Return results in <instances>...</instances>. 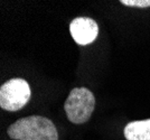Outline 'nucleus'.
Segmentation results:
<instances>
[{
	"label": "nucleus",
	"mask_w": 150,
	"mask_h": 140,
	"mask_svg": "<svg viewBox=\"0 0 150 140\" xmlns=\"http://www.w3.org/2000/svg\"><path fill=\"white\" fill-rule=\"evenodd\" d=\"M120 2L128 7H137V8L150 7V0H121Z\"/></svg>",
	"instance_id": "423d86ee"
},
{
	"label": "nucleus",
	"mask_w": 150,
	"mask_h": 140,
	"mask_svg": "<svg viewBox=\"0 0 150 140\" xmlns=\"http://www.w3.org/2000/svg\"><path fill=\"white\" fill-rule=\"evenodd\" d=\"M31 96L29 84L24 78H10L0 88V107L7 111H18Z\"/></svg>",
	"instance_id": "7ed1b4c3"
},
{
	"label": "nucleus",
	"mask_w": 150,
	"mask_h": 140,
	"mask_svg": "<svg viewBox=\"0 0 150 140\" xmlns=\"http://www.w3.org/2000/svg\"><path fill=\"white\" fill-rule=\"evenodd\" d=\"M95 108V98L86 88H75L69 92L64 109L72 123L82 124L90 120Z\"/></svg>",
	"instance_id": "f03ea898"
},
{
	"label": "nucleus",
	"mask_w": 150,
	"mask_h": 140,
	"mask_svg": "<svg viewBox=\"0 0 150 140\" xmlns=\"http://www.w3.org/2000/svg\"><path fill=\"white\" fill-rule=\"evenodd\" d=\"M7 134L13 140H58V132L53 121L42 115L18 119L9 126Z\"/></svg>",
	"instance_id": "f257e3e1"
},
{
	"label": "nucleus",
	"mask_w": 150,
	"mask_h": 140,
	"mask_svg": "<svg viewBox=\"0 0 150 140\" xmlns=\"http://www.w3.org/2000/svg\"><path fill=\"white\" fill-rule=\"evenodd\" d=\"M69 32L75 43L85 46L93 43L99 35V26L96 21L88 17H77L72 20Z\"/></svg>",
	"instance_id": "20e7f679"
},
{
	"label": "nucleus",
	"mask_w": 150,
	"mask_h": 140,
	"mask_svg": "<svg viewBox=\"0 0 150 140\" xmlns=\"http://www.w3.org/2000/svg\"><path fill=\"white\" fill-rule=\"evenodd\" d=\"M123 134L127 140H150V119L128 123Z\"/></svg>",
	"instance_id": "39448f33"
}]
</instances>
